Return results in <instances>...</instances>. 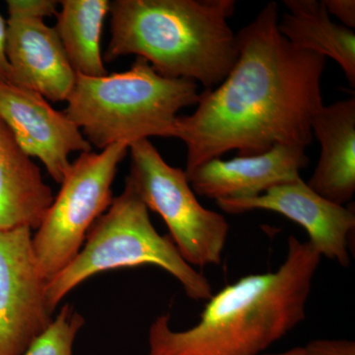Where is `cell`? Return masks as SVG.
Listing matches in <instances>:
<instances>
[{
  "label": "cell",
  "mask_w": 355,
  "mask_h": 355,
  "mask_svg": "<svg viewBox=\"0 0 355 355\" xmlns=\"http://www.w3.org/2000/svg\"><path fill=\"white\" fill-rule=\"evenodd\" d=\"M6 23L9 83L36 91L53 102L67 101L76 73L55 28L42 19L9 17Z\"/></svg>",
  "instance_id": "obj_12"
},
{
  "label": "cell",
  "mask_w": 355,
  "mask_h": 355,
  "mask_svg": "<svg viewBox=\"0 0 355 355\" xmlns=\"http://www.w3.org/2000/svg\"><path fill=\"white\" fill-rule=\"evenodd\" d=\"M308 164L304 147L277 146L259 155L212 159L187 177L196 195L217 202L258 197L277 184L299 179Z\"/></svg>",
  "instance_id": "obj_11"
},
{
  "label": "cell",
  "mask_w": 355,
  "mask_h": 355,
  "mask_svg": "<svg viewBox=\"0 0 355 355\" xmlns=\"http://www.w3.org/2000/svg\"><path fill=\"white\" fill-rule=\"evenodd\" d=\"M0 119L21 149L29 157L40 159L58 184L71 165L70 153L92 150L80 128L36 91L0 83Z\"/></svg>",
  "instance_id": "obj_10"
},
{
  "label": "cell",
  "mask_w": 355,
  "mask_h": 355,
  "mask_svg": "<svg viewBox=\"0 0 355 355\" xmlns=\"http://www.w3.org/2000/svg\"><path fill=\"white\" fill-rule=\"evenodd\" d=\"M230 214L252 210L277 212L304 228L313 248L342 266H349V240L355 227L354 209L318 195L301 178L277 184L258 197L217 200Z\"/></svg>",
  "instance_id": "obj_9"
},
{
  "label": "cell",
  "mask_w": 355,
  "mask_h": 355,
  "mask_svg": "<svg viewBox=\"0 0 355 355\" xmlns=\"http://www.w3.org/2000/svg\"><path fill=\"white\" fill-rule=\"evenodd\" d=\"M7 23L0 15V83H9L10 65L6 55Z\"/></svg>",
  "instance_id": "obj_21"
},
{
  "label": "cell",
  "mask_w": 355,
  "mask_h": 355,
  "mask_svg": "<svg viewBox=\"0 0 355 355\" xmlns=\"http://www.w3.org/2000/svg\"><path fill=\"white\" fill-rule=\"evenodd\" d=\"M312 132L321 151L307 184L326 200L345 205L355 193L354 97L322 107Z\"/></svg>",
  "instance_id": "obj_13"
},
{
  "label": "cell",
  "mask_w": 355,
  "mask_h": 355,
  "mask_svg": "<svg viewBox=\"0 0 355 355\" xmlns=\"http://www.w3.org/2000/svg\"><path fill=\"white\" fill-rule=\"evenodd\" d=\"M321 254L291 235L286 260L275 272L257 273L212 294L198 323L170 327V314L149 328L147 355H260L306 319Z\"/></svg>",
  "instance_id": "obj_2"
},
{
  "label": "cell",
  "mask_w": 355,
  "mask_h": 355,
  "mask_svg": "<svg viewBox=\"0 0 355 355\" xmlns=\"http://www.w3.org/2000/svg\"><path fill=\"white\" fill-rule=\"evenodd\" d=\"M142 266L170 273L193 300L207 301L214 294L209 279L184 260L171 238L159 234L146 205L125 180L123 193L93 224L76 258L46 282V305L53 313L67 294L94 275Z\"/></svg>",
  "instance_id": "obj_5"
},
{
  "label": "cell",
  "mask_w": 355,
  "mask_h": 355,
  "mask_svg": "<svg viewBox=\"0 0 355 355\" xmlns=\"http://www.w3.org/2000/svg\"><path fill=\"white\" fill-rule=\"evenodd\" d=\"M33 230H0V355H23L53 322Z\"/></svg>",
  "instance_id": "obj_8"
},
{
  "label": "cell",
  "mask_w": 355,
  "mask_h": 355,
  "mask_svg": "<svg viewBox=\"0 0 355 355\" xmlns=\"http://www.w3.org/2000/svg\"><path fill=\"white\" fill-rule=\"evenodd\" d=\"M85 319L73 306L65 304L58 316L23 355H72L77 334Z\"/></svg>",
  "instance_id": "obj_17"
},
{
  "label": "cell",
  "mask_w": 355,
  "mask_h": 355,
  "mask_svg": "<svg viewBox=\"0 0 355 355\" xmlns=\"http://www.w3.org/2000/svg\"><path fill=\"white\" fill-rule=\"evenodd\" d=\"M323 2L329 15L335 16L349 29L355 28L354 0H323Z\"/></svg>",
  "instance_id": "obj_20"
},
{
  "label": "cell",
  "mask_w": 355,
  "mask_h": 355,
  "mask_svg": "<svg viewBox=\"0 0 355 355\" xmlns=\"http://www.w3.org/2000/svg\"><path fill=\"white\" fill-rule=\"evenodd\" d=\"M57 31L65 55L76 74L100 77L108 74L101 51L103 25L110 11L108 0H62Z\"/></svg>",
  "instance_id": "obj_16"
},
{
  "label": "cell",
  "mask_w": 355,
  "mask_h": 355,
  "mask_svg": "<svg viewBox=\"0 0 355 355\" xmlns=\"http://www.w3.org/2000/svg\"><path fill=\"white\" fill-rule=\"evenodd\" d=\"M127 181L148 210L162 217L184 260L191 266H219L229 234L225 216L198 202L186 172L168 164L149 139L132 142Z\"/></svg>",
  "instance_id": "obj_7"
},
{
  "label": "cell",
  "mask_w": 355,
  "mask_h": 355,
  "mask_svg": "<svg viewBox=\"0 0 355 355\" xmlns=\"http://www.w3.org/2000/svg\"><path fill=\"white\" fill-rule=\"evenodd\" d=\"M266 355H304V354H303V347H294V349L287 350V352H280V354Z\"/></svg>",
  "instance_id": "obj_22"
},
{
  "label": "cell",
  "mask_w": 355,
  "mask_h": 355,
  "mask_svg": "<svg viewBox=\"0 0 355 355\" xmlns=\"http://www.w3.org/2000/svg\"><path fill=\"white\" fill-rule=\"evenodd\" d=\"M60 1L55 0H8L9 17L42 19L57 15Z\"/></svg>",
  "instance_id": "obj_18"
},
{
  "label": "cell",
  "mask_w": 355,
  "mask_h": 355,
  "mask_svg": "<svg viewBox=\"0 0 355 355\" xmlns=\"http://www.w3.org/2000/svg\"><path fill=\"white\" fill-rule=\"evenodd\" d=\"M277 26L279 6L268 2L236 34L238 57L225 79L200 94L193 113L178 116L173 137L187 147L186 174L229 151L259 155L312 142L327 58L292 46Z\"/></svg>",
  "instance_id": "obj_1"
},
{
  "label": "cell",
  "mask_w": 355,
  "mask_h": 355,
  "mask_svg": "<svg viewBox=\"0 0 355 355\" xmlns=\"http://www.w3.org/2000/svg\"><path fill=\"white\" fill-rule=\"evenodd\" d=\"M235 10L234 0H114L105 60L135 55L160 76L211 89L237 60Z\"/></svg>",
  "instance_id": "obj_3"
},
{
  "label": "cell",
  "mask_w": 355,
  "mask_h": 355,
  "mask_svg": "<svg viewBox=\"0 0 355 355\" xmlns=\"http://www.w3.org/2000/svg\"><path fill=\"white\" fill-rule=\"evenodd\" d=\"M286 12L279 20V31L295 48L340 65L349 85L355 86V34L331 21L323 0H284Z\"/></svg>",
  "instance_id": "obj_15"
},
{
  "label": "cell",
  "mask_w": 355,
  "mask_h": 355,
  "mask_svg": "<svg viewBox=\"0 0 355 355\" xmlns=\"http://www.w3.org/2000/svg\"><path fill=\"white\" fill-rule=\"evenodd\" d=\"M304 355H355V343L349 340H315L303 347Z\"/></svg>",
  "instance_id": "obj_19"
},
{
  "label": "cell",
  "mask_w": 355,
  "mask_h": 355,
  "mask_svg": "<svg viewBox=\"0 0 355 355\" xmlns=\"http://www.w3.org/2000/svg\"><path fill=\"white\" fill-rule=\"evenodd\" d=\"M41 169L0 119V230H37L53 202Z\"/></svg>",
  "instance_id": "obj_14"
},
{
  "label": "cell",
  "mask_w": 355,
  "mask_h": 355,
  "mask_svg": "<svg viewBox=\"0 0 355 355\" xmlns=\"http://www.w3.org/2000/svg\"><path fill=\"white\" fill-rule=\"evenodd\" d=\"M130 144L116 142L101 153H84L71 163L32 245L40 275L53 279L76 258L95 221L113 202L112 184Z\"/></svg>",
  "instance_id": "obj_6"
},
{
  "label": "cell",
  "mask_w": 355,
  "mask_h": 355,
  "mask_svg": "<svg viewBox=\"0 0 355 355\" xmlns=\"http://www.w3.org/2000/svg\"><path fill=\"white\" fill-rule=\"evenodd\" d=\"M198 97L195 81L160 76L137 58L120 73L76 74L64 114L91 146L103 150L116 142L130 146L151 137H173L178 114L196 106Z\"/></svg>",
  "instance_id": "obj_4"
}]
</instances>
